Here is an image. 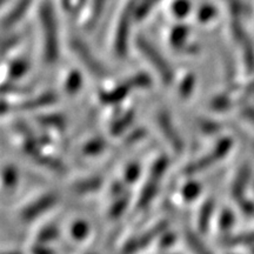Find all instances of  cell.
Returning a JSON list of instances; mask_svg holds the SVG:
<instances>
[{
	"label": "cell",
	"mask_w": 254,
	"mask_h": 254,
	"mask_svg": "<svg viewBox=\"0 0 254 254\" xmlns=\"http://www.w3.org/2000/svg\"><path fill=\"white\" fill-rule=\"evenodd\" d=\"M31 253L32 254H55V251L52 249H50L46 244H41L38 243L31 249Z\"/></svg>",
	"instance_id": "cell-2"
},
{
	"label": "cell",
	"mask_w": 254,
	"mask_h": 254,
	"mask_svg": "<svg viewBox=\"0 0 254 254\" xmlns=\"http://www.w3.org/2000/svg\"><path fill=\"white\" fill-rule=\"evenodd\" d=\"M2 254H23L21 252H18V251H9V252H5Z\"/></svg>",
	"instance_id": "cell-3"
},
{
	"label": "cell",
	"mask_w": 254,
	"mask_h": 254,
	"mask_svg": "<svg viewBox=\"0 0 254 254\" xmlns=\"http://www.w3.org/2000/svg\"><path fill=\"white\" fill-rule=\"evenodd\" d=\"M91 254H93V253H91Z\"/></svg>",
	"instance_id": "cell-4"
},
{
	"label": "cell",
	"mask_w": 254,
	"mask_h": 254,
	"mask_svg": "<svg viewBox=\"0 0 254 254\" xmlns=\"http://www.w3.org/2000/svg\"><path fill=\"white\" fill-rule=\"evenodd\" d=\"M189 244H190V250H192L195 254H212L204 246V244L200 243V241L194 237H190L189 238Z\"/></svg>",
	"instance_id": "cell-1"
}]
</instances>
